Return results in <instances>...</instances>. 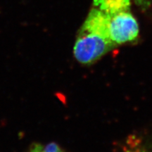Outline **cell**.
Listing matches in <instances>:
<instances>
[{"mask_svg": "<svg viewBox=\"0 0 152 152\" xmlns=\"http://www.w3.org/2000/svg\"><path fill=\"white\" fill-rule=\"evenodd\" d=\"M109 38L115 44L132 41L137 37L139 26L136 19L128 11L111 16L109 23Z\"/></svg>", "mask_w": 152, "mask_h": 152, "instance_id": "7a4b0ae2", "label": "cell"}, {"mask_svg": "<svg viewBox=\"0 0 152 152\" xmlns=\"http://www.w3.org/2000/svg\"><path fill=\"white\" fill-rule=\"evenodd\" d=\"M113 45L115 44L108 38L80 31L74 46V56L82 64H89L106 54Z\"/></svg>", "mask_w": 152, "mask_h": 152, "instance_id": "6da1fadb", "label": "cell"}, {"mask_svg": "<svg viewBox=\"0 0 152 152\" xmlns=\"http://www.w3.org/2000/svg\"><path fill=\"white\" fill-rule=\"evenodd\" d=\"M130 4L131 0H94L95 8L111 16L129 11Z\"/></svg>", "mask_w": 152, "mask_h": 152, "instance_id": "277c9868", "label": "cell"}, {"mask_svg": "<svg viewBox=\"0 0 152 152\" xmlns=\"http://www.w3.org/2000/svg\"><path fill=\"white\" fill-rule=\"evenodd\" d=\"M44 152H62V151L57 144L51 143L44 148Z\"/></svg>", "mask_w": 152, "mask_h": 152, "instance_id": "5b68a950", "label": "cell"}, {"mask_svg": "<svg viewBox=\"0 0 152 152\" xmlns=\"http://www.w3.org/2000/svg\"><path fill=\"white\" fill-rule=\"evenodd\" d=\"M44 148L41 144H34L30 148L29 152H44Z\"/></svg>", "mask_w": 152, "mask_h": 152, "instance_id": "8992f818", "label": "cell"}, {"mask_svg": "<svg viewBox=\"0 0 152 152\" xmlns=\"http://www.w3.org/2000/svg\"><path fill=\"white\" fill-rule=\"evenodd\" d=\"M111 16L99 9H92L85 20L81 32L90 33L109 38V23Z\"/></svg>", "mask_w": 152, "mask_h": 152, "instance_id": "3957f363", "label": "cell"}]
</instances>
